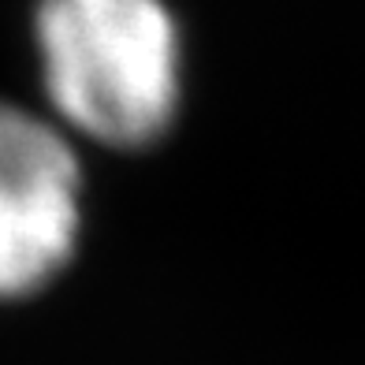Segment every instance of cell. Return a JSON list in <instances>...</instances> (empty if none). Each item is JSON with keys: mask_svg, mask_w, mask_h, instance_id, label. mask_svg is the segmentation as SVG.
Instances as JSON below:
<instances>
[{"mask_svg": "<svg viewBox=\"0 0 365 365\" xmlns=\"http://www.w3.org/2000/svg\"><path fill=\"white\" fill-rule=\"evenodd\" d=\"M48 101L82 135L142 149L179 108V30L160 0H41Z\"/></svg>", "mask_w": 365, "mask_h": 365, "instance_id": "obj_1", "label": "cell"}, {"mask_svg": "<svg viewBox=\"0 0 365 365\" xmlns=\"http://www.w3.org/2000/svg\"><path fill=\"white\" fill-rule=\"evenodd\" d=\"M78 160L48 123L0 105V298L63 272L78 239Z\"/></svg>", "mask_w": 365, "mask_h": 365, "instance_id": "obj_2", "label": "cell"}]
</instances>
